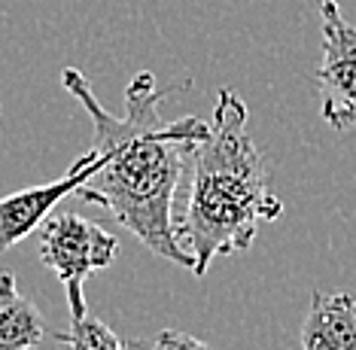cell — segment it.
<instances>
[{
  "instance_id": "cell-1",
  "label": "cell",
  "mask_w": 356,
  "mask_h": 350,
  "mask_svg": "<svg viewBox=\"0 0 356 350\" xmlns=\"http://www.w3.org/2000/svg\"><path fill=\"white\" fill-rule=\"evenodd\" d=\"M61 86L86 107L95 125V150L101 152V168L76 189V198L110 210L116 223L143 241V247L192 271L195 259L180 241L174 198L198 143L210 134V125L198 116H161V101L171 92L189 88V83L159 92L152 73H137L125 88L122 119L95 97L88 79L76 67L61 73Z\"/></svg>"
},
{
  "instance_id": "cell-2",
  "label": "cell",
  "mask_w": 356,
  "mask_h": 350,
  "mask_svg": "<svg viewBox=\"0 0 356 350\" xmlns=\"http://www.w3.org/2000/svg\"><path fill=\"white\" fill-rule=\"evenodd\" d=\"M189 198L180 241L195 259L192 274L204 278L216 256L247 253L259 229L283 214L265 156L247 132V104L220 88L210 134L192 156Z\"/></svg>"
},
{
  "instance_id": "cell-3",
  "label": "cell",
  "mask_w": 356,
  "mask_h": 350,
  "mask_svg": "<svg viewBox=\"0 0 356 350\" xmlns=\"http://www.w3.org/2000/svg\"><path fill=\"white\" fill-rule=\"evenodd\" d=\"M119 238L79 214H52L40 225V259L58 274L70 320L86 317V278L116 262Z\"/></svg>"
},
{
  "instance_id": "cell-4",
  "label": "cell",
  "mask_w": 356,
  "mask_h": 350,
  "mask_svg": "<svg viewBox=\"0 0 356 350\" xmlns=\"http://www.w3.org/2000/svg\"><path fill=\"white\" fill-rule=\"evenodd\" d=\"M323 61L317 70L320 113L335 132H356V28L338 0H320Z\"/></svg>"
},
{
  "instance_id": "cell-5",
  "label": "cell",
  "mask_w": 356,
  "mask_h": 350,
  "mask_svg": "<svg viewBox=\"0 0 356 350\" xmlns=\"http://www.w3.org/2000/svg\"><path fill=\"white\" fill-rule=\"evenodd\" d=\"M98 168H101V152L92 146L58 180L31 186V189H22V192L0 198V250H10L19 241H25L31 232H40V225L52 216L55 205L61 198H67V195H76V189Z\"/></svg>"
},
{
  "instance_id": "cell-6",
  "label": "cell",
  "mask_w": 356,
  "mask_h": 350,
  "mask_svg": "<svg viewBox=\"0 0 356 350\" xmlns=\"http://www.w3.org/2000/svg\"><path fill=\"white\" fill-rule=\"evenodd\" d=\"M302 350H356V299L350 292H311Z\"/></svg>"
},
{
  "instance_id": "cell-7",
  "label": "cell",
  "mask_w": 356,
  "mask_h": 350,
  "mask_svg": "<svg viewBox=\"0 0 356 350\" xmlns=\"http://www.w3.org/2000/svg\"><path fill=\"white\" fill-rule=\"evenodd\" d=\"M46 338V320L10 271L0 274V350H34Z\"/></svg>"
},
{
  "instance_id": "cell-8",
  "label": "cell",
  "mask_w": 356,
  "mask_h": 350,
  "mask_svg": "<svg viewBox=\"0 0 356 350\" xmlns=\"http://www.w3.org/2000/svg\"><path fill=\"white\" fill-rule=\"evenodd\" d=\"M55 338H58L67 350H131L125 338H119L107 323L95 320V317L70 320V329L55 332Z\"/></svg>"
},
{
  "instance_id": "cell-9",
  "label": "cell",
  "mask_w": 356,
  "mask_h": 350,
  "mask_svg": "<svg viewBox=\"0 0 356 350\" xmlns=\"http://www.w3.org/2000/svg\"><path fill=\"white\" fill-rule=\"evenodd\" d=\"M128 347L131 350H210L201 338L180 329H165L156 338H131Z\"/></svg>"
}]
</instances>
